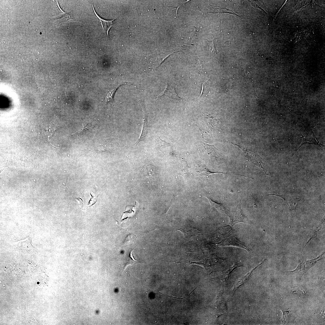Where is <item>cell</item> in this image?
Masks as SVG:
<instances>
[{
    "label": "cell",
    "mask_w": 325,
    "mask_h": 325,
    "mask_svg": "<svg viewBox=\"0 0 325 325\" xmlns=\"http://www.w3.org/2000/svg\"><path fill=\"white\" fill-rule=\"evenodd\" d=\"M223 239L218 244L221 246H231L239 247L248 251V248L241 242L235 234V231L230 225H227L222 228Z\"/></svg>",
    "instance_id": "obj_1"
},
{
    "label": "cell",
    "mask_w": 325,
    "mask_h": 325,
    "mask_svg": "<svg viewBox=\"0 0 325 325\" xmlns=\"http://www.w3.org/2000/svg\"><path fill=\"white\" fill-rule=\"evenodd\" d=\"M231 143L242 150L246 156L253 164L261 169L266 175H268V167L267 163L258 154L257 151L233 142Z\"/></svg>",
    "instance_id": "obj_2"
},
{
    "label": "cell",
    "mask_w": 325,
    "mask_h": 325,
    "mask_svg": "<svg viewBox=\"0 0 325 325\" xmlns=\"http://www.w3.org/2000/svg\"><path fill=\"white\" fill-rule=\"evenodd\" d=\"M228 216L229 218V224L231 226L240 222L250 223V221L243 214L240 205L239 204L229 210Z\"/></svg>",
    "instance_id": "obj_3"
},
{
    "label": "cell",
    "mask_w": 325,
    "mask_h": 325,
    "mask_svg": "<svg viewBox=\"0 0 325 325\" xmlns=\"http://www.w3.org/2000/svg\"><path fill=\"white\" fill-rule=\"evenodd\" d=\"M324 254V252L315 259L302 262L299 264L293 271L287 272L293 273H297L302 275L307 272L317 261L323 258Z\"/></svg>",
    "instance_id": "obj_4"
},
{
    "label": "cell",
    "mask_w": 325,
    "mask_h": 325,
    "mask_svg": "<svg viewBox=\"0 0 325 325\" xmlns=\"http://www.w3.org/2000/svg\"><path fill=\"white\" fill-rule=\"evenodd\" d=\"M14 246L16 249L23 253H28L34 250V248L28 238L16 243Z\"/></svg>",
    "instance_id": "obj_5"
},
{
    "label": "cell",
    "mask_w": 325,
    "mask_h": 325,
    "mask_svg": "<svg viewBox=\"0 0 325 325\" xmlns=\"http://www.w3.org/2000/svg\"><path fill=\"white\" fill-rule=\"evenodd\" d=\"M163 96H166L174 99L181 100L182 99L176 93L174 86L168 81H166V86L165 91L157 98H160Z\"/></svg>",
    "instance_id": "obj_6"
},
{
    "label": "cell",
    "mask_w": 325,
    "mask_h": 325,
    "mask_svg": "<svg viewBox=\"0 0 325 325\" xmlns=\"http://www.w3.org/2000/svg\"><path fill=\"white\" fill-rule=\"evenodd\" d=\"M269 195L278 196L283 198L288 206L292 209H295L298 202L300 200V197H295L286 195L270 194Z\"/></svg>",
    "instance_id": "obj_7"
},
{
    "label": "cell",
    "mask_w": 325,
    "mask_h": 325,
    "mask_svg": "<svg viewBox=\"0 0 325 325\" xmlns=\"http://www.w3.org/2000/svg\"><path fill=\"white\" fill-rule=\"evenodd\" d=\"M209 200L211 208H213L216 209L220 212L228 216L229 214V209L223 205L217 203L211 199L209 197L205 196Z\"/></svg>",
    "instance_id": "obj_8"
},
{
    "label": "cell",
    "mask_w": 325,
    "mask_h": 325,
    "mask_svg": "<svg viewBox=\"0 0 325 325\" xmlns=\"http://www.w3.org/2000/svg\"><path fill=\"white\" fill-rule=\"evenodd\" d=\"M92 5L94 14L100 21L101 25L104 30L106 32L107 36H109V31L111 27L113 26V22L115 20V19L113 20H106L102 18L96 13L94 8L92 2Z\"/></svg>",
    "instance_id": "obj_9"
},
{
    "label": "cell",
    "mask_w": 325,
    "mask_h": 325,
    "mask_svg": "<svg viewBox=\"0 0 325 325\" xmlns=\"http://www.w3.org/2000/svg\"><path fill=\"white\" fill-rule=\"evenodd\" d=\"M96 150L99 152H110L116 149V147L112 144H101L95 148Z\"/></svg>",
    "instance_id": "obj_10"
},
{
    "label": "cell",
    "mask_w": 325,
    "mask_h": 325,
    "mask_svg": "<svg viewBox=\"0 0 325 325\" xmlns=\"http://www.w3.org/2000/svg\"><path fill=\"white\" fill-rule=\"evenodd\" d=\"M262 262L259 265H258V266H257L255 267V268H254V269H253L252 270L250 271L248 273L246 274V275L245 276H244L243 277H242L239 280V281L237 282V283L235 285L234 288V292L240 287L242 285L244 284L246 282V281L247 280H248V279H249V278L250 277V275H251L252 272L257 267H258L259 265H261L262 264Z\"/></svg>",
    "instance_id": "obj_11"
},
{
    "label": "cell",
    "mask_w": 325,
    "mask_h": 325,
    "mask_svg": "<svg viewBox=\"0 0 325 325\" xmlns=\"http://www.w3.org/2000/svg\"><path fill=\"white\" fill-rule=\"evenodd\" d=\"M144 109V108H143ZM144 110V124L142 128L141 133L140 134V135L139 139L137 141L135 144H138L140 141H142L143 140L144 137H145L147 131V117L146 116V113L145 110Z\"/></svg>",
    "instance_id": "obj_12"
},
{
    "label": "cell",
    "mask_w": 325,
    "mask_h": 325,
    "mask_svg": "<svg viewBox=\"0 0 325 325\" xmlns=\"http://www.w3.org/2000/svg\"><path fill=\"white\" fill-rule=\"evenodd\" d=\"M83 128L82 129L80 132H79V133H76V134L80 133L82 134L85 132H86L87 131H90L93 129L94 127V125L91 123L88 122H85L83 123L82 124Z\"/></svg>",
    "instance_id": "obj_13"
},
{
    "label": "cell",
    "mask_w": 325,
    "mask_h": 325,
    "mask_svg": "<svg viewBox=\"0 0 325 325\" xmlns=\"http://www.w3.org/2000/svg\"><path fill=\"white\" fill-rule=\"evenodd\" d=\"M119 86L116 87L110 91L107 94L105 98L106 103L111 102L113 100L115 93Z\"/></svg>",
    "instance_id": "obj_14"
},
{
    "label": "cell",
    "mask_w": 325,
    "mask_h": 325,
    "mask_svg": "<svg viewBox=\"0 0 325 325\" xmlns=\"http://www.w3.org/2000/svg\"><path fill=\"white\" fill-rule=\"evenodd\" d=\"M157 144L158 146L160 147L161 148H164L167 145L169 146L167 143L164 141L159 137L157 139Z\"/></svg>",
    "instance_id": "obj_15"
},
{
    "label": "cell",
    "mask_w": 325,
    "mask_h": 325,
    "mask_svg": "<svg viewBox=\"0 0 325 325\" xmlns=\"http://www.w3.org/2000/svg\"><path fill=\"white\" fill-rule=\"evenodd\" d=\"M282 314L281 318V321L282 323H284L285 321V312L282 311Z\"/></svg>",
    "instance_id": "obj_16"
}]
</instances>
